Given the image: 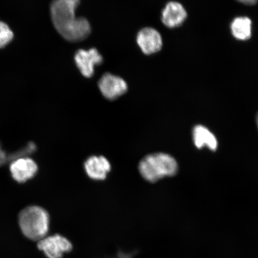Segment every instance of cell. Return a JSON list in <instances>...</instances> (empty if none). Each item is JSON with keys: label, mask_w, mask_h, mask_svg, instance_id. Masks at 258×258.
I'll list each match as a JSON object with an SVG mask.
<instances>
[{"label": "cell", "mask_w": 258, "mask_h": 258, "mask_svg": "<svg viewBox=\"0 0 258 258\" xmlns=\"http://www.w3.org/2000/svg\"><path fill=\"white\" fill-rule=\"evenodd\" d=\"M178 166L170 155L156 153L148 155L141 161L139 170L142 176L150 182H156L164 177L175 175Z\"/></svg>", "instance_id": "2"}, {"label": "cell", "mask_w": 258, "mask_h": 258, "mask_svg": "<svg viewBox=\"0 0 258 258\" xmlns=\"http://www.w3.org/2000/svg\"><path fill=\"white\" fill-rule=\"evenodd\" d=\"M80 0H53L50 7L51 19L57 31L76 20Z\"/></svg>", "instance_id": "3"}, {"label": "cell", "mask_w": 258, "mask_h": 258, "mask_svg": "<svg viewBox=\"0 0 258 258\" xmlns=\"http://www.w3.org/2000/svg\"><path fill=\"white\" fill-rule=\"evenodd\" d=\"M68 41L77 42L86 39L91 32V27L85 18H77L75 21L58 32Z\"/></svg>", "instance_id": "8"}, {"label": "cell", "mask_w": 258, "mask_h": 258, "mask_svg": "<svg viewBox=\"0 0 258 258\" xmlns=\"http://www.w3.org/2000/svg\"><path fill=\"white\" fill-rule=\"evenodd\" d=\"M100 91L108 100H115L127 91V85L121 77L106 73L98 83Z\"/></svg>", "instance_id": "6"}, {"label": "cell", "mask_w": 258, "mask_h": 258, "mask_svg": "<svg viewBox=\"0 0 258 258\" xmlns=\"http://www.w3.org/2000/svg\"><path fill=\"white\" fill-rule=\"evenodd\" d=\"M187 16L186 12L183 6L175 2L167 3L163 9L161 20L164 25L174 28L181 25Z\"/></svg>", "instance_id": "10"}, {"label": "cell", "mask_w": 258, "mask_h": 258, "mask_svg": "<svg viewBox=\"0 0 258 258\" xmlns=\"http://www.w3.org/2000/svg\"><path fill=\"white\" fill-rule=\"evenodd\" d=\"M137 41L143 52L148 55L158 52L163 46L161 35L152 28H145L139 32Z\"/></svg>", "instance_id": "7"}, {"label": "cell", "mask_w": 258, "mask_h": 258, "mask_svg": "<svg viewBox=\"0 0 258 258\" xmlns=\"http://www.w3.org/2000/svg\"><path fill=\"white\" fill-rule=\"evenodd\" d=\"M49 222L48 213L39 206H30L19 214V226L22 233L32 240L38 241L47 236Z\"/></svg>", "instance_id": "1"}, {"label": "cell", "mask_w": 258, "mask_h": 258, "mask_svg": "<svg viewBox=\"0 0 258 258\" xmlns=\"http://www.w3.org/2000/svg\"><path fill=\"white\" fill-rule=\"evenodd\" d=\"M87 175L90 178L97 180H104L111 170L109 161L103 156H92L85 163Z\"/></svg>", "instance_id": "11"}, {"label": "cell", "mask_w": 258, "mask_h": 258, "mask_svg": "<svg viewBox=\"0 0 258 258\" xmlns=\"http://www.w3.org/2000/svg\"><path fill=\"white\" fill-rule=\"evenodd\" d=\"M14 38V33L9 26L5 22L0 21V48L5 47Z\"/></svg>", "instance_id": "14"}, {"label": "cell", "mask_w": 258, "mask_h": 258, "mask_svg": "<svg viewBox=\"0 0 258 258\" xmlns=\"http://www.w3.org/2000/svg\"><path fill=\"white\" fill-rule=\"evenodd\" d=\"M256 124H257V128H258V113L256 115Z\"/></svg>", "instance_id": "16"}, {"label": "cell", "mask_w": 258, "mask_h": 258, "mask_svg": "<svg viewBox=\"0 0 258 258\" xmlns=\"http://www.w3.org/2000/svg\"><path fill=\"white\" fill-rule=\"evenodd\" d=\"M194 143L199 149L206 146L215 151L218 148V141L215 135L208 128L202 125H196L192 130Z\"/></svg>", "instance_id": "12"}, {"label": "cell", "mask_w": 258, "mask_h": 258, "mask_svg": "<svg viewBox=\"0 0 258 258\" xmlns=\"http://www.w3.org/2000/svg\"><path fill=\"white\" fill-rule=\"evenodd\" d=\"M37 246L48 258H62L64 253L73 249L72 243L59 234L44 237L38 241Z\"/></svg>", "instance_id": "4"}, {"label": "cell", "mask_w": 258, "mask_h": 258, "mask_svg": "<svg viewBox=\"0 0 258 258\" xmlns=\"http://www.w3.org/2000/svg\"><path fill=\"white\" fill-rule=\"evenodd\" d=\"M232 34L237 40H249L251 35V21L247 17L235 18L231 24Z\"/></svg>", "instance_id": "13"}, {"label": "cell", "mask_w": 258, "mask_h": 258, "mask_svg": "<svg viewBox=\"0 0 258 258\" xmlns=\"http://www.w3.org/2000/svg\"><path fill=\"white\" fill-rule=\"evenodd\" d=\"M74 59L80 73L87 78L93 76L95 67L103 61L101 54L94 48L88 50L80 49L77 51Z\"/></svg>", "instance_id": "5"}, {"label": "cell", "mask_w": 258, "mask_h": 258, "mask_svg": "<svg viewBox=\"0 0 258 258\" xmlns=\"http://www.w3.org/2000/svg\"><path fill=\"white\" fill-rule=\"evenodd\" d=\"M12 177L18 182H25L33 177L38 171L35 161L30 158L16 160L11 165Z\"/></svg>", "instance_id": "9"}, {"label": "cell", "mask_w": 258, "mask_h": 258, "mask_svg": "<svg viewBox=\"0 0 258 258\" xmlns=\"http://www.w3.org/2000/svg\"><path fill=\"white\" fill-rule=\"evenodd\" d=\"M237 1L246 5H254L258 2V0H237Z\"/></svg>", "instance_id": "15"}]
</instances>
